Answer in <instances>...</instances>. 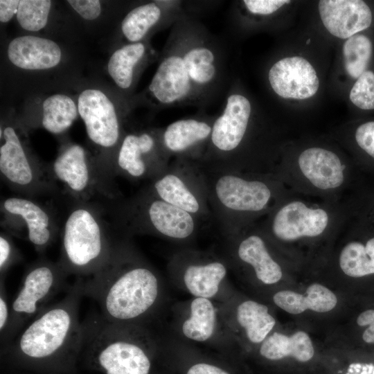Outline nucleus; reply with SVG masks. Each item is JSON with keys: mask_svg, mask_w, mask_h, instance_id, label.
<instances>
[{"mask_svg": "<svg viewBox=\"0 0 374 374\" xmlns=\"http://www.w3.org/2000/svg\"><path fill=\"white\" fill-rule=\"evenodd\" d=\"M251 116L252 105L249 98L232 87L221 114L215 117L208 148L199 162L212 168L240 172Z\"/></svg>", "mask_w": 374, "mask_h": 374, "instance_id": "8", "label": "nucleus"}, {"mask_svg": "<svg viewBox=\"0 0 374 374\" xmlns=\"http://www.w3.org/2000/svg\"><path fill=\"white\" fill-rule=\"evenodd\" d=\"M186 374H229L222 368L206 362H198L191 365Z\"/></svg>", "mask_w": 374, "mask_h": 374, "instance_id": "41", "label": "nucleus"}, {"mask_svg": "<svg viewBox=\"0 0 374 374\" xmlns=\"http://www.w3.org/2000/svg\"><path fill=\"white\" fill-rule=\"evenodd\" d=\"M84 278H77L58 302L32 319L8 344L3 356L24 366L47 371L71 369L80 357L82 342L79 309Z\"/></svg>", "mask_w": 374, "mask_h": 374, "instance_id": "3", "label": "nucleus"}, {"mask_svg": "<svg viewBox=\"0 0 374 374\" xmlns=\"http://www.w3.org/2000/svg\"><path fill=\"white\" fill-rule=\"evenodd\" d=\"M362 186L359 211L374 223V181Z\"/></svg>", "mask_w": 374, "mask_h": 374, "instance_id": "40", "label": "nucleus"}, {"mask_svg": "<svg viewBox=\"0 0 374 374\" xmlns=\"http://www.w3.org/2000/svg\"><path fill=\"white\" fill-rule=\"evenodd\" d=\"M214 119L202 112L177 120L162 130L163 143L170 157L200 161L210 141Z\"/></svg>", "mask_w": 374, "mask_h": 374, "instance_id": "17", "label": "nucleus"}, {"mask_svg": "<svg viewBox=\"0 0 374 374\" xmlns=\"http://www.w3.org/2000/svg\"><path fill=\"white\" fill-rule=\"evenodd\" d=\"M162 286L158 272L127 238L97 273L84 280L83 292L97 303L105 319L148 327L160 307Z\"/></svg>", "mask_w": 374, "mask_h": 374, "instance_id": "2", "label": "nucleus"}, {"mask_svg": "<svg viewBox=\"0 0 374 374\" xmlns=\"http://www.w3.org/2000/svg\"><path fill=\"white\" fill-rule=\"evenodd\" d=\"M21 260V255L8 233L0 235V280H4L8 269Z\"/></svg>", "mask_w": 374, "mask_h": 374, "instance_id": "36", "label": "nucleus"}, {"mask_svg": "<svg viewBox=\"0 0 374 374\" xmlns=\"http://www.w3.org/2000/svg\"><path fill=\"white\" fill-rule=\"evenodd\" d=\"M222 320V312L214 300L193 297L188 305V315L181 323L180 331L186 339L206 343L214 338Z\"/></svg>", "mask_w": 374, "mask_h": 374, "instance_id": "26", "label": "nucleus"}, {"mask_svg": "<svg viewBox=\"0 0 374 374\" xmlns=\"http://www.w3.org/2000/svg\"><path fill=\"white\" fill-rule=\"evenodd\" d=\"M145 188L202 222L213 221L204 177L198 161L174 159Z\"/></svg>", "mask_w": 374, "mask_h": 374, "instance_id": "10", "label": "nucleus"}, {"mask_svg": "<svg viewBox=\"0 0 374 374\" xmlns=\"http://www.w3.org/2000/svg\"><path fill=\"white\" fill-rule=\"evenodd\" d=\"M68 274L58 262L41 257L29 265L11 301L12 315L6 340L8 344L60 292L67 290Z\"/></svg>", "mask_w": 374, "mask_h": 374, "instance_id": "9", "label": "nucleus"}, {"mask_svg": "<svg viewBox=\"0 0 374 374\" xmlns=\"http://www.w3.org/2000/svg\"><path fill=\"white\" fill-rule=\"evenodd\" d=\"M354 138L364 156L362 161L364 170L374 173V121L359 125L355 130Z\"/></svg>", "mask_w": 374, "mask_h": 374, "instance_id": "35", "label": "nucleus"}, {"mask_svg": "<svg viewBox=\"0 0 374 374\" xmlns=\"http://www.w3.org/2000/svg\"><path fill=\"white\" fill-rule=\"evenodd\" d=\"M358 214L364 239L348 242L339 258L341 271L353 278L374 274V223L362 211Z\"/></svg>", "mask_w": 374, "mask_h": 374, "instance_id": "25", "label": "nucleus"}, {"mask_svg": "<svg viewBox=\"0 0 374 374\" xmlns=\"http://www.w3.org/2000/svg\"><path fill=\"white\" fill-rule=\"evenodd\" d=\"M0 281V342L3 345L10 324L12 308L6 293L4 280Z\"/></svg>", "mask_w": 374, "mask_h": 374, "instance_id": "38", "label": "nucleus"}, {"mask_svg": "<svg viewBox=\"0 0 374 374\" xmlns=\"http://www.w3.org/2000/svg\"><path fill=\"white\" fill-rule=\"evenodd\" d=\"M1 206L7 218L18 219L25 226V238L39 253L54 242L57 226L53 214L42 204L30 197L13 196L5 199Z\"/></svg>", "mask_w": 374, "mask_h": 374, "instance_id": "19", "label": "nucleus"}, {"mask_svg": "<svg viewBox=\"0 0 374 374\" xmlns=\"http://www.w3.org/2000/svg\"><path fill=\"white\" fill-rule=\"evenodd\" d=\"M172 157L162 140V130L126 134L121 141L114 163L115 175L149 181L162 173Z\"/></svg>", "mask_w": 374, "mask_h": 374, "instance_id": "13", "label": "nucleus"}, {"mask_svg": "<svg viewBox=\"0 0 374 374\" xmlns=\"http://www.w3.org/2000/svg\"><path fill=\"white\" fill-rule=\"evenodd\" d=\"M78 109L67 96L56 94L43 103L42 125L53 134L66 131L77 117Z\"/></svg>", "mask_w": 374, "mask_h": 374, "instance_id": "31", "label": "nucleus"}, {"mask_svg": "<svg viewBox=\"0 0 374 374\" xmlns=\"http://www.w3.org/2000/svg\"><path fill=\"white\" fill-rule=\"evenodd\" d=\"M274 303L284 311L299 314L306 310L317 312L332 310L337 303L336 295L328 287L313 283L308 286L305 294L290 290H282L273 296Z\"/></svg>", "mask_w": 374, "mask_h": 374, "instance_id": "27", "label": "nucleus"}, {"mask_svg": "<svg viewBox=\"0 0 374 374\" xmlns=\"http://www.w3.org/2000/svg\"><path fill=\"white\" fill-rule=\"evenodd\" d=\"M342 49L347 73L357 79L366 71L371 59L373 46L371 39L362 34L355 35L346 39Z\"/></svg>", "mask_w": 374, "mask_h": 374, "instance_id": "32", "label": "nucleus"}, {"mask_svg": "<svg viewBox=\"0 0 374 374\" xmlns=\"http://www.w3.org/2000/svg\"><path fill=\"white\" fill-rule=\"evenodd\" d=\"M299 170L314 188L331 191L339 188L346 179V166L333 152L319 147L303 150L298 158Z\"/></svg>", "mask_w": 374, "mask_h": 374, "instance_id": "23", "label": "nucleus"}, {"mask_svg": "<svg viewBox=\"0 0 374 374\" xmlns=\"http://www.w3.org/2000/svg\"><path fill=\"white\" fill-rule=\"evenodd\" d=\"M349 98L361 109H374V73L372 71L366 70L357 79Z\"/></svg>", "mask_w": 374, "mask_h": 374, "instance_id": "34", "label": "nucleus"}, {"mask_svg": "<svg viewBox=\"0 0 374 374\" xmlns=\"http://www.w3.org/2000/svg\"><path fill=\"white\" fill-rule=\"evenodd\" d=\"M68 3L85 19H94L100 14V3L98 0H70Z\"/></svg>", "mask_w": 374, "mask_h": 374, "instance_id": "39", "label": "nucleus"}, {"mask_svg": "<svg viewBox=\"0 0 374 374\" xmlns=\"http://www.w3.org/2000/svg\"><path fill=\"white\" fill-rule=\"evenodd\" d=\"M268 81L280 97L303 100L319 89V79L312 65L300 56L284 57L269 69Z\"/></svg>", "mask_w": 374, "mask_h": 374, "instance_id": "20", "label": "nucleus"}, {"mask_svg": "<svg viewBox=\"0 0 374 374\" xmlns=\"http://www.w3.org/2000/svg\"><path fill=\"white\" fill-rule=\"evenodd\" d=\"M253 226L224 237L229 256V258H225L228 262L251 267L256 278L263 284H275L283 276L281 267L269 250L265 232Z\"/></svg>", "mask_w": 374, "mask_h": 374, "instance_id": "16", "label": "nucleus"}, {"mask_svg": "<svg viewBox=\"0 0 374 374\" xmlns=\"http://www.w3.org/2000/svg\"><path fill=\"white\" fill-rule=\"evenodd\" d=\"M318 8L326 30L340 39L359 34L372 22L371 8L362 0H321Z\"/></svg>", "mask_w": 374, "mask_h": 374, "instance_id": "22", "label": "nucleus"}, {"mask_svg": "<svg viewBox=\"0 0 374 374\" xmlns=\"http://www.w3.org/2000/svg\"><path fill=\"white\" fill-rule=\"evenodd\" d=\"M177 0L154 1L132 9L121 23V31L130 43L140 42L154 28L172 27L190 14L189 6Z\"/></svg>", "mask_w": 374, "mask_h": 374, "instance_id": "21", "label": "nucleus"}, {"mask_svg": "<svg viewBox=\"0 0 374 374\" xmlns=\"http://www.w3.org/2000/svg\"><path fill=\"white\" fill-rule=\"evenodd\" d=\"M8 57L17 67L24 69H46L56 66L61 51L52 40L27 35L14 39L8 45Z\"/></svg>", "mask_w": 374, "mask_h": 374, "instance_id": "24", "label": "nucleus"}, {"mask_svg": "<svg viewBox=\"0 0 374 374\" xmlns=\"http://www.w3.org/2000/svg\"><path fill=\"white\" fill-rule=\"evenodd\" d=\"M18 0L0 1V21L7 22L10 21L15 13H17L19 4Z\"/></svg>", "mask_w": 374, "mask_h": 374, "instance_id": "42", "label": "nucleus"}, {"mask_svg": "<svg viewBox=\"0 0 374 374\" xmlns=\"http://www.w3.org/2000/svg\"><path fill=\"white\" fill-rule=\"evenodd\" d=\"M51 6L49 0L20 1L17 13L19 25L30 31L43 28L47 23Z\"/></svg>", "mask_w": 374, "mask_h": 374, "instance_id": "33", "label": "nucleus"}, {"mask_svg": "<svg viewBox=\"0 0 374 374\" xmlns=\"http://www.w3.org/2000/svg\"><path fill=\"white\" fill-rule=\"evenodd\" d=\"M362 338L366 343H374V321L365 330Z\"/></svg>", "mask_w": 374, "mask_h": 374, "instance_id": "44", "label": "nucleus"}, {"mask_svg": "<svg viewBox=\"0 0 374 374\" xmlns=\"http://www.w3.org/2000/svg\"><path fill=\"white\" fill-rule=\"evenodd\" d=\"M53 179L63 184L74 201L107 202L118 198L113 184L114 177L104 168L92 164L84 149L72 145L59 154L48 169Z\"/></svg>", "mask_w": 374, "mask_h": 374, "instance_id": "11", "label": "nucleus"}, {"mask_svg": "<svg viewBox=\"0 0 374 374\" xmlns=\"http://www.w3.org/2000/svg\"><path fill=\"white\" fill-rule=\"evenodd\" d=\"M224 66L219 42L186 14L171 27L149 92L162 107H204L221 91Z\"/></svg>", "mask_w": 374, "mask_h": 374, "instance_id": "1", "label": "nucleus"}, {"mask_svg": "<svg viewBox=\"0 0 374 374\" xmlns=\"http://www.w3.org/2000/svg\"><path fill=\"white\" fill-rule=\"evenodd\" d=\"M228 266L225 258L186 249L172 256L168 270L177 284L193 297L214 300L226 282Z\"/></svg>", "mask_w": 374, "mask_h": 374, "instance_id": "12", "label": "nucleus"}, {"mask_svg": "<svg viewBox=\"0 0 374 374\" xmlns=\"http://www.w3.org/2000/svg\"><path fill=\"white\" fill-rule=\"evenodd\" d=\"M199 163L213 220L223 237L251 226L255 219L274 206L277 185L269 172L233 171Z\"/></svg>", "mask_w": 374, "mask_h": 374, "instance_id": "4", "label": "nucleus"}, {"mask_svg": "<svg viewBox=\"0 0 374 374\" xmlns=\"http://www.w3.org/2000/svg\"><path fill=\"white\" fill-rule=\"evenodd\" d=\"M4 143L0 148V172L3 181L13 190L26 195H35L55 188L48 169H42L26 154L14 128L3 131Z\"/></svg>", "mask_w": 374, "mask_h": 374, "instance_id": "14", "label": "nucleus"}, {"mask_svg": "<svg viewBox=\"0 0 374 374\" xmlns=\"http://www.w3.org/2000/svg\"><path fill=\"white\" fill-rule=\"evenodd\" d=\"M80 355L105 374H149L157 341L148 326L121 324L99 312L82 321Z\"/></svg>", "mask_w": 374, "mask_h": 374, "instance_id": "5", "label": "nucleus"}, {"mask_svg": "<svg viewBox=\"0 0 374 374\" xmlns=\"http://www.w3.org/2000/svg\"><path fill=\"white\" fill-rule=\"evenodd\" d=\"M62 231L59 264L69 275L90 277L109 260L128 238L104 218L95 202L75 201Z\"/></svg>", "mask_w": 374, "mask_h": 374, "instance_id": "6", "label": "nucleus"}, {"mask_svg": "<svg viewBox=\"0 0 374 374\" xmlns=\"http://www.w3.org/2000/svg\"><path fill=\"white\" fill-rule=\"evenodd\" d=\"M290 2L287 0H243L241 6L248 15L267 17Z\"/></svg>", "mask_w": 374, "mask_h": 374, "instance_id": "37", "label": "nucleus"}, {"mask_svg": "<svg viewBox=\"0 0 374 374\" xmlns=\"http://www.w3.org/2000/svg\"><path fill=\"white\" fill-rule=\"evenodd\" d=\"M260 354L269 360H279L292 357L301 362L310 361L314 349L309 335L304 331H297L290 336L275 332L261 343Z\"/></svg>", "mask_w": 374, "mask_h": 374, "instance_id": "28", "label": "nucleus"}, {"mask_svg": "<svg viewBox=\"0 0 374 374\" xmlns=\"http://www.w3.org/2000/svg\"><path fill=\"white\" fill-rule=\"evenodd\" d=\"M87 135L97 145L114 147L119 141V121L113 103L104 93L97 89L82 91L78 102Z\"/></svg>", "mask_w": 374, "mask_h": 374, "instance_id": "18", "label": "nucleus"}, {"mask_svg": "<svg viewBox=\"0 0 374 374\" xmlns=\"http://www.w3.org/2000/svg\"><path fill=\"white\" fill-rule=\"evenodd\" d=\"M374 321V310H368L362 312L357 319L359 326H370Z\"/></svg>", "mask_w": 374, "mask_h": 374, "instance_id": "43", "label": "nucleus"}, {"mask_svg": "<svg viewBox=\"0 0 374 374\" xmlns=\"http://www.w3.org/2000/svg\"><path fill=\"white\" fill-rule=\"evenodd\" d=\"M146 53V45L140 42L129 43L112 55L108 62V72L118 87L127 89L132 87L136 69Z\"/></svg>", "mask_w": 374, "mask_h": 374, "instance_id": "30", "label": "nucleus"}, {"mask_svg": "<svg viewBox=\"0 0 374 374\" xmlns=\"http://www.w3.org/2000/svg\"><path fill=\"white\" fill-rule=\"evenodd\" d=\"M109 203L114 226L128 238L145 234L187 243L197 236L204 223L157 197L145 187L129 198L118 197Z\"/></svg>", "mask_w": 374, "mask_h": 374, "instance_id": "7", "label": "nucleus"}, {"mask_svg": "<svg viewBox=\"0 0 374 374\" xmlns=\"http://www.w3.org/2000/svg\"><path fill=\"white\" fill-rule=\"evenodd\" d=\"M330 222V214L326 209L294 200L273 207L263 226V231L277 240L292 242L320 236Z\"/></svg>", "mask_w": 374, "mask_h": 374, "instance_id": "15", "label": "nucleus"}, {"mask_svg": "<svg viewBox=\"0 0 374 374\" xmlns=\"http://www.w3.org/2000/svg\"><path fill=\"white\" fill-rule=\"evenodd\" d=\"M235 319L253 344H261L276 324L267 306L253 300L244 301L237 305Z\"/></svg>", "mask_w": 374, "mask_h": 374, "instance_id": "29", "label": "nucleus"}]
</instances>
